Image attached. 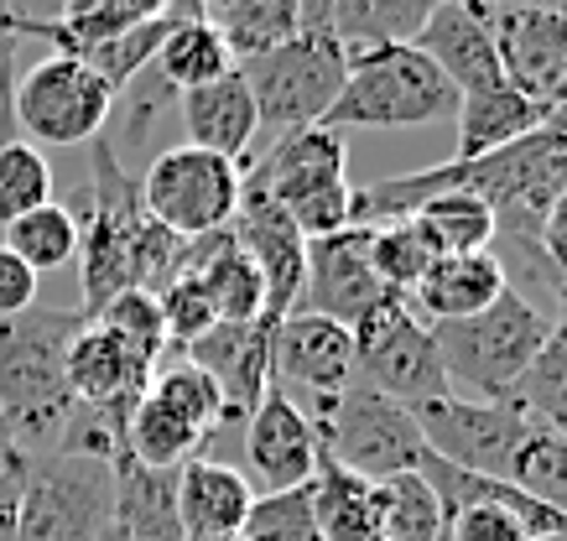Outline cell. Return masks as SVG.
<instances>
[{"instance_id": "6da1fadb", "label": "cell", "mask_w": 567, "mask_h": 541, "mask_svg": "<svg viewBox=\"0 0 567 541\" xmlns=\"http://www.w3.org/2000/svg\"><path fill=\"white\" fill-rule=\"evenodd\" d=\"M89 318L79 308H27L0 318V448L17 458L58 454L73 417L69 344Z\"/></svg>"}, {"instance_id": "7a4b0ae2", "label": "cell", "mask_w": 567, "mask_h": 541, "mask_svg": "<svg viewBox=\"0 0 567 541\" xmlns=\"http://www.w3.org/2000/svg\"><path fill=\"white\" fill-rule=\"evenodd\" d=\"M458 115V89L412 42L349 53L344 89L328 110V131H427Z\"/></svg>"}, {"instance_id": "3957f363", "label": "cell", "mask_w": 567, "mask_h": 541, "mask_svg": "<svg viewBox=\"0 0 567 541\" xmlns=\"http://www.w3.org/2000/svg\"><path fill=\"white\" fill-rule=\"evenodd\" d=\"M256 193L287 209L302 240H323L354 225V188H349V146L339 131L308 125L271 141V152L245 177Z\"/></svg>"}, {"instance_id": "277c9868", "label": "cell", "mask_w": 567, "mask_h": 541, "mask_svg": "<svg viewBox=\"0 0 567 541\" xmlns=\"http://www.w3.org/2000/svg\"><path fill=\"white\" fill-rule=\"evenodd\" d=\"M547 333L551 323L532 302H520L511 287L484 313L458 318V323H432L447 385H453V396H468V402H505Z\"/></svg>"}, {"instance_id": "5b68a950", "label": "cell", "mask_w": 567, "mask_h": 541, "mask_svg": "<svg viewBox=\"0 0 567 541\" xmlns=\"http://www.w3.org/2000/svg\"><path fill=\"white\" fill-rule=\"evenodd\" d=\"M115 469L89 454L21 458L17 541H110Z\"/></svg>"}, {"instance_id": "8992f818", "label": "cell", "mask_w": 567, "mask_h": 541, "mask_svg": "<svg viewBox=\"0 0 567 541\" xmlns=\"http://www.w3.org/2000/svg\"><path fill=\"white\" fill-rule=\"evenodd\" d=\"M308 417L318 433V454L360 479H375V485L395 474H416V464L427 458V443H422L412 412L385 402L380 391L360 381L328 402H312Z\"/></svg>"}, {"instance_id": "52a82bcc", "label": "cell", "mask_w": 567, "mask_h": 541, "mask_svg": "<svg viewBox=\"0 0 567 541\" xmlns=\"http://www.w3.org/2000/svg\"><path fill=\"white\" fill-rule=\"evenodd\" d=\"M245 89L256 100V121L271 136L323 125L349 73V48L328 32H297L287 48L245 63Z\"/></svg>"}, {"instance_id": "ba28073f", "label": "cell", "mask_w": 567, "mask_h": 541, "mask_svg": "<svg viewBox=\"0 0 567 541\" xmlns=\"http://www.w3.org/2000/svg\"><path fill=\"white\" fill-rule=\"evenodd\" d=\"M354 381L380 391L385 402L406 406V412L453 396L432 323H422L412 313V302L395 298V292H385L375 313L354 323Z\"/></svg>"}, {"instance_id": "9c48e42d", "label": "cell", "mask_w": 567, "mask_h": 541, "mask_svg": "<svg viewBox=\"0 0 567 541\" xmlns=\"http://www.w3.org/2000/svg\"><path fill=\"white\" fill-rule=\"evenodd\" d=\"M141 183V209L152 214L162 229H173L183 240L214 235L235 219L240 209V162H224L198 146H167L162 157H152L136 173Z\"/></svg>"}, {"instance_id": "30bf717a", "label": "cell", "mask_w": 567, "mask_h": 541, "mask_svg": "<svg viewBox=\"0 0 567 541\" xmlns=\"http://www.w3.org/2000/svg\"><path fill=\"white\" fill-rule=\"evenodd\" d=\"M115 89L79 58L52 53L17 79V131L48 146H89L104 131Z\"/></svg>"}, {"instance_id": "8fae6325", "label": "cell", "mask_w": 567, "mask_h": 541, "mask_svg": "<svg viewBox=\"0 0 567 541\" xmlns=\"http://www.w3.org/2000/svg\"><path fill=\"white\" fill-rule=\"evenodd\" d=\"M412 417H416V427H422L427 454H437L443 464H458V469H468V474H495V479H505L511 458L520 454V443L536 433L516 406L468 402V396L427 402V406H416Z\"/></svg>"}, {"instance_id": "7c38bea8", "label": "cell", "mask_w": 567, "mask_h": 541, "mask_svg": "<svg viewBox=\"0 0 567 541\" xmlns=\"http://www.w3.org/2000/svg\"><path fill=\"white\" fill-rule=\"evenodd\" d=\"M240 250L250 256L260 277V292H266V329H276L287 313H297V298H302V277H308V240L302 229L287 219L281 204H271L266 193H256L250 183L240 188V209L229 219Z\"/></svg>"}, {"instance_id": "4fadbf2b", "label": "cell", "mask_w": 567, "mask_h": 541, "mask_svg": "<svg viewBox=\"0 0 567 541\" xmlns=\"http://www.w3.org/2000/svg\"><path fill=\"white\" fill-rule=\"evenodd\" d=\"M385 287H380L375 266H370V229L349 225L339 235L308 240V277H302V298L297 313H318L333 323H364L380 308Z\"/></svg>"}, {"instance_id": "5bb4252c", "label": "cell", "mask_w": 567, "mask_h": 541, "mask_svg": "<svg viewBox=\"0 0 567 541\" xmlns=\"http://www.w3.org/2000/svg\"><path fill=\"white\" fill-rule=\"evenodd\" d=\"M271 385L328 402L354 385V329L318 313H287L271 329Z\"/></svg>"}, {"instance_id": "9a60e30c", "label": "cell", "mask_w": 567, "mask_h": 541, "mask_svg": "<svg viewBox=\"0 0 567 541\" xmlns=\"http://www.w3.org/2000/svg\"><path fill=\"white\" fill-rule=\"evenodd\" d=\"M505 84L547 115L567 110V17H495Z\"/></svg>"}, {"instance_id": "2e32d148", "label": "cell", "mask_w": 567, "mask_h": 541, "mask_svg": "<svg viewBox=\"0 0 567 541\" xmlns=\"http://www.w3.org/2000/svg\"><path fill=\"white\" fill-rule=\"evenodd\" d=\"M245 458H250L256 485H266V495L308 485L318 469V433H312L308 406L287 396L281 385H271L266 402L245 417Z\"/></svg>"}, {"instance_id": "e0dca14e", "label": "cell", "mask_w": 567, "mask_h": 541, "mask_svg": "<svg viewBox=\"0 0 567 541\" xmlns=\"http://www.w3.org/2000/svg\"><path fill=\"white\" fill-rule=\"evenodd\" d=\"M183 360L219 385L229 422L250 417L271 391V329L266 323H214L204 339H193L183 350Z\"/></svg>"}, {"instance_id": "ac0fdd59", "label": "cell", "mask_w": 567, "mask_h": 541, "mask_svg": "<svg viewBox=\"0 0 567 541\" xmlns=\"http://www.w3.org/2000/svg\"><path fill=\"white\" fill-rule=\"evenodd\" d=\"M177 131H183L188 146H198V152L240 162L260 131L256 100H250V89H245V73L229 69L224 79H214V84H204V89H183V94H177Z\"/></svg>"}, {"instance_id": "d6986e66", "label": "cell", "mask_w": 567, "mask_h": 541, "mask_svg": "<svg viewBox=\"0 0 567 541\" xmlns=\"http://www.w3.org/2000/svg\"><path fill=\"white\" fill-rule=\"evenodd\" d=\"M412 48L422 58H432V69L443 73L458 94L505 84V73H499V53H495V21L468 17V11L447 6V0L432 11V21L416 32Z\"/></svg>"}, {"instance_id": "ffe728a7", "label": "cell", "mask_w": 567, "mask_h": 541, "mask_svg": "<svg viewBox=\"0 0 567 541\" xmlns=\"http://www.w3.org/2000/svg\"><path fill=\"white\" fill-rule=\"evenodd\" d=\"M173 121H177V89L167 84L156 69H146L115 94L110 121H104L100 136L110 141V152L121 157L125 173H136V167H146L152 157L167 152L162 136L173 131Z\"/></svg>"}, {"instance_id": "44dd1931", "label": "cell", "mask_w": 567, "mask_h": 541, "mask_svg": "<svg viewBox=\"0 0 567 541\" xmlns=\"http://www.w3.org/2000/svg\"><path fill=\"white\" fill-rule=\"evenodd\" d=\"M152 381V365H141L115 333L89 318L69 344V391L84 406H136Z\"/></svg>"}, {"instance_id": "7402d4cb", "label": "cell", "mask_w": 567, "mask_h": 541, "mask_svg": "<svg viewBox=\"0 0 567 541\" xmlns=\"http://www.w3.org/2000/svg\"><path fill=\"white\" fill-rule=\"evenodd\" d=\"M256 489L240 469H229L219 458H188L177 469V521H183V541L204 537H229L240 531L250 516Z\"/></svg>"}, {"instance_id": "603a6c76", "label": "cell", "mask_w": 567, "mask_h": 541, "mask_svg": "<svg viewBox=\"0 0 567 541\" xmlns=\"http://www.w3.org/2000/svg\"><path fill=\"white\" fill-rule=\"evenodd\" d=\"M183 277H193L208 292L219 323H260V318H266L260 277L229 225L214 229V235H198V240L188 245V271H183Z\"/></svg>"}, {"instance_id": "cb8c5ba5", "label": "cell", "mask_w": 567, "mask_h": 541, "mask_svg": "<svg viewBox=\"0 0 567 541\" xmlns=\"http://www.w3.org/2000/svg\"><path fill=\"white\" fill-rule=\"evenodd\" d=\"M110 469H115V526H110V541H183L177 469H146L131 454H121Z\"/></svg>"}, {"instance_id": "d4e9b609", "label": "cell", "mask_w": 567, "mask_h": 541, "mask_svg": "<svg viewBox=\"0 0 567 541\" xmlns=\"http://www.w3.org/2000/svg\"><path fill=\"white\" fill-rule=\"evenodd\" d=\"M499 292H505V277H499L495 256L474 250V256H437L406 302L422 323H458V318L484 313Z\"/></svg>"}, {"instance_id": "484cf974", "label": "cell", "mask_w": 567, "mask_h": 541, "mask_svg": "<svg viewBox=\"0 0 567 541\" xmlns=\"http://www.w3.org/2000/svg\"><path fill=\"white\" fill-rule=\"evenodd\" d=\"M453 121H458V162H474V157H489V152H505V146L526 141L551 115L536 110L532 100H520L511 84H495V89L458 94V115Z\"/></svg>"}, {"instance_id": "4316f807", "label": "cell", "mask_w": 567, "mask_h": 541, "mask_svg": "<svg viewBox=\"0 0 567 541\" xmlns=\"http://www.w3.org/2000/svg\"><path fill=\"white\" fill-rule=\"evenodd\" d=\"M312 516L323 541H380V485L360 474L339 469L333 458L318 454V469L308 479Z\"/></svg>"}, {"instance_id": "83f0119b", "label": "cell", "mask_w": 567, "mask_h": 541, "mask_svg": "<svg viewBox=\"0 0 567 541\" xmlns=\"http://www.w3.org/2000/svg\"><path fill=\"white\" fill-rule=\"evenodd\" d=\"M443 0H333L323 32L339 37L349 53L360 48H391V42H416V32L432 21Z\"/></svg>"}, {"instance_id": "f1b7e54d", "label": "cell", "mask_w": 567, "mask_h": 541, "mask_svg": "<svg viewBox=\"0 0 567 541\" xmlns=\"http://www.w3.org/2000/svg\"><path fill=\"white\" fill-rule=\"evenodd\" d=\"M208 21H214L219 42L229 48L235 69L276 53V48H287L297 32H308L302 27V0H229Z\"/></svg>"}, {"instance_id": "f546056e", "label": "cell", "mask_w": 567, "mask_h": 541, "mask_svg": "<svg viewBox=\"0 0 567 541\" xmlns=\"http://www.w3.org/2000/svg\"><path fill=\"white\" fill-rule=\"evenodd\" d=\"M152 69L183 94V89H204V84H214V79H224V73L235 69V58H229V48L219 42L214 21L188 6V11H173V27L162 37Z\"/></svg>"}, {"instance_id": "4dcf8cb0", "label": "cell", "mask_w": 567, "mask_h": 541, "mask_svg": "<svg viewBox=\"0 0 567 541\" xmlns=\"http://www.w3.org/2000/svg\"><path fill=\"white\" fill-rule=\"evenodd\" d=\"M505 406H516L520 417L532 422V427H542V433L567 437V323H551L536 360L511 385Z\"/></svg>"}, {"instance_id": "1f68e13d", "label": "cell", "mask_w": 567, "mask_h": 541, "mask_svg": "<svg viewBox=\"0 0 567 541\" xmlns=\"http://www.w3.org/2000/svg\"><path fill=\"white\" fill-rule=\"evenodd\" d=\"M208 437L198 427H188L183 417H173L162 402H152L146 391L136 396L131 417H125V454L146 464V469H183L188 458H198Z\"/></svg>"}, {"instance_id": "d6a6232c", "label": "cell", "mask_w": 567, "mask_h": 541, "mask_svg": "<svg viewBox=\"0 0 567 541\" xmlns=\"http://www.w3.org/2000/svg\"><path fill=\"white\" fill-rule=\"evenodd\" d=\"M406 219L422 225L437 256H474V250H489V240H495V214L468 193H437L427 204H416V214H406Z\"/></svg>"}, {"instance_id": "836d02e7", "label": "cell", "mask_w": 567, "mask_h": 541, "mask_svg": "<svg viewBox=\"0 0 567 541\" xmlns=\"http://www.w3.org/2000/svg\"><path fill=\"white\" fill-rule=\"evenodd\" d=\"M0 245H6L11 256H21V261L42 277V271H58V266H69L73 256H79V219H73L69 204L52 198V204H42V209L11 219Z\"/></svg>"}, {"instance_id": "e575fe53", "label": "cell", "mask_w": 567, "mask_h": 541, "mask_svg": "<svg viewBox=\"0 0 567 541\" xmlns=\"http://www.w3.org/2000/svg\"><path fill=\"white\" fill-rule=\"evenodd\" d=\"M437 261L432 240L422 235L416 219H385V225H370V266L385 292L395 298H412L416 281L427 277V266Z\"/></svg>"}, {"instance_id": "d590c367", "label": "cell", "mask_w": 567, "mask_h": 541, "mask_svg": "<svg viewBox=\"0 0 567 541\" xmlns=\"http://www.w3.org/2000/svg\"><path fill=\"white\" fill-rule=\"evenodd\" d=\"M146 396H152V402H162L173 417L188 422V427H198L204 437H214V427H224V422H229L219 385L208 381L198 365H188V360H173V365L162 360V365L152 370V381H146Z\"/></svg>"}, {"instance_id": "8d00e7d4", "label": "cell", "mask_w": 567, "mask_h": 541, "mask_svg": "<svg viewBox=\"0 0 567 541\" xmlns=\"http://www.w3.org/2000/svg\"><path fill=\"white\" fill-rule=\"evenodd\" d=\"M443 537V506L422 474L380 479V541H437Z\"/></svg>"}, {"instance_id": "74e56055", "label": "cell", "mask_w": 567, "mask_h": 541, "mask_svg": "<svg viewBox=\"0 0 567 541\" xmlns=\"http://www.w3.org/2000/svg\"><path fill=\"white\" fill-rule=\"evenodd\" d=\"M505 479L516 489H526L532 500H542L547 510L567 516V437L536 427V433L520 443V454L511 458Z\"/></svg>"}, {"instance_id": "f35d334b", "label": "cell", "mask_w": 567, "mask_h": 541, "mask_svg": "<svg viewBox=\"0 0 567 541\" xmlns=\"http://www.w3.org/2000/svg\"><path fill=\"white\" fill-rule=\"evenodd\" d=\"M52 204V167L32 141H6L0 146V229L21 214Z\"/></svg>"}, {"instance_id": "ab89813d", "label": "cell", "mask_w": 567, "mask_h": 541, "mask_svg": "<svg viewBox=\"0 0 567 541\" xmlns=\"http://www.w3.org/2000/svg\"><path fill=\"white\" fill-rule=\"evenodd\" d=\"M167 27H173V11H162V17H152V21H136L131 32H121V37H110V42H100L94 53H84L79 63H89V69L100 73L104 84L121 94L136 73H146L156 63V48H162V37H167Z\"/></svg>"}, {"instance_id": "60d3db41", "label": "cell", "mask_w": 567, "mask_h": 541, "mask_svg": "<svg viewBox=\"0 0 567 541\" xmlns=\"http://www.w3.org/2000/svg\"><path fill=\"white\" fill-rule=\"evenodd\" d=\"M94 323H104V329L121 339L125 350L136 354L141 365H162L167 360V323H162V308H156L152 292H121V298L110 302L104 313H94Z\"/></svg>"}, {"instance_id": "b9f144b4", "label": "cell", "mask_w": 567, "mask_h": 541, "mask_svg": "<svg viewBox=\"0 0 567 541\" xmlns=\"http://www.w3.org/2000/svg\"><path fill=\"white\" fill-rule=\"evenodd\" d=\"M240 541H323L318 516H312V489L297 485L276 489V495H256L240 526Z\"/></svg>"}, {"instance_id": "7bdbcfd3", "label": "cell", "mask_w": 567, "mask_h": 541, "mask_svg": "<svg viewBox=\"0 0 567 541\" xmlns=\"http://www.w3.org/2000/svg\"><path fill=\"white\" fill-rule=\"evenodd\" d=\"M156 308H162V323H167V344H183V350L219 323L208 292L193 277H177L173 287H162V292H156Z\"/></svg>"}, {"instance_id": "ee69618b", "label": "cell", "mask_w": 567, "mask_h": 541, "mask_svg": "<svg viewBox=\"0 0 567 541\" xmlns=\"http://www.w3.org/2000/svg\"><path fill=\"white\" fill-rule=\"evenodd\" d=\"M443 541H532V531L499 506H464L443 521Z\"/></svg>"}, {"instance_id": "f6af8a7d", "label": "cell", "mask_w": 567, "mask_h": 541, "mask_svg": "<svg viewBox=\"0 0 567 541\" xmlns=\"http://www.w3.org/2000/svg\"><path fill=\"white\" fill-rule=\"evenodd\" d=\"M27 308H37V271L0 245V318H17Z\"/></svg>"}, {"instance_id": "bcb514c9", "label": "cell", "mask_w": 567, "mask_h": 541, "mask_svg": "<svg viewBox=\"0 0 567 541\" xmlns=\"http://www.w3.org/2000/svg\"><path fill=\"white\" fill-rule=\"evenodd\" d=\"M17 489H21V458L0 448V541H17Z\"/></svg>"}, {"instance_id": "7dc6e473", "label": "cell", "mask_w": 567, "mask_h": 541, "mask_svg": "<svg viewBox=\"0 0 567 541\" xmlns=\"http://www.w3.org/2000/svg\"><path fill=\"white\" fill-rule=\"evenodd\" d=\"M536 245H542V256L567 277V193L547 209V225H542V240Z\"/></svg>"}, {"instance_id": "c3c4849f", "label": "cell", "mask_w": 567, "mask_h": 541, "mask_svg": "<svg viewBox=\"0 0 567 541\" xmlns=\"http://www.w3.org/2000/svg\"><path fill=\"white\" fill-rule=\"evenodd\" d=\"M495 17H567V0H495Z\"/></svg>"}, {"instance_id": "681fc988", "label": "cell", "mask_w": 567, "mask_h": 541, "mask_svg": "<svg viewBox=\"0 0 567 541\" xmlns=\"http://www.w3.org/2000/svg\"><path fill=\"white\" fill-rule=\"evenodd\" d=\"M328 6H333V0H302V27H308V32H323Z\"/></svg>"}, {"instance_id": "f907efd6", "label": "cell", "mask_w": 567, "mask_h": 541, "mask_svg": "<svg viewBox=\"0 0 567 541\" xmlns=\"http://www.w3.org/2000/svg\"><path fill=\"white\" fill-rule=\"evenodd\" d=\"M447 6H458V11H468L480 21H495V0H447Z\"/></svg>"}, {"instance_id": "816d5d0a", "label": "cell", "mask_w": 567, "mask_h": 541, "mask_svg": "<svg viewBox=\"0 0 567 541\" xmlns=\"http://www.w3.org/2000/svg\"><path fill=\"white\" fill-rule=\"evenodd\" d=\"M136 6H141V17H162V11H173L167 0H136Z\"/></svg>"}, {"instance_id": "f5cc1de1", "label": "cell", "mask_w": 567, "mask_h": 541, "mask_svg": "<svg viewBox=\"0 0 567 541\" xmlns=\"http://www.w3.org/2000/svg\"><path fill=\"white\" fill-rule=\"evenodd\" d=\"M193 11H204V17H214V11H224V6H229V0H188Z\"/></svg>"}, {"instance_id": "db71d44e", "label": "cell", "mask_w": 567, "mask_h": 541, "mask_svg": "<svg viewBox=\"0 0 567 541\" xmlns=\"http://www.w3.org/2000/svg\"><path fill=\"white\" fill-rule=\"evenodd\" d=\"M6 17H17V6H11V0H0V21Z\"/></svg>"}, {"instance_id": "11a10c76", "label": "cell", "mask_w": 567, "mask_h": 541, "mask_svg": "<svg viewBox=\"0 0 567 541\" xmlns=\"http://www.w3.org/2000/svg\"><path fill=\"white\" fill-rule=\"evenodd\" d=\"M204 541H240V531H229V537H204Z\"/></svg>"}, {"instance_id": "9f6ffc18", "label": "cell", "mask_w": 567, "mask_h": 541, "mask_svg": "<svg viewBox=\"0 0 567 541\" xmlns=\"http://www.w3.org/2000/svg\"><path fill=\"white\" fill-rule=\"evenodd\" d=\"M536 541H567V531H551V537H536Z\"/></svg>"}, {"instance_id": "6f0895ef", "label": "cell", "mask_w": 567, "mask_h": 541, "mask_svg": "<svg viewBox=\"0 0 567 541\" xmlns=\"http://www.w3.org/2000/svg\"><path fill=\"white\" fill-rule=\"evenodd\" d=\"M557 323H567V302H563V313H557Z\"/></svg>"}, {"instance_id": "680465c9", "label": "cell", "mask_w": 567, "mask_h": 541, "mask_svg": "<svg viewBox=\"0 0 567 541\" xmlns=\"http://www.w3.org/2000/svg\"><path fill=\"white\" fill-rule=\"evenodd\" d=\"M6 21H11V17H6ZM6 21H0V27H6Z\"/></svg>"}, {"instance_id": "91938a15", "label": "cell", "mask_w": 567, "mask_h": 541, "mask_svg": "<svg viewBox=\"0 0 567 541\" xmlns=\"http://www.w3.org/2000/svg\"><path fill=\"white\" fill-rule=\"evenodd\" d=\"M437 541H443V537H437Z\"/></svg>"}]
</instances>
